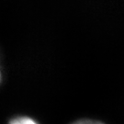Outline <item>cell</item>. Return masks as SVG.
<instances>
[{
    "label": "cell",
    "instance_id": "cell-1",
    "mask_svg": "<svg viewBox=\"0 0 124 124\" xmlns=\"http://www.w3.org/2000/svg\"><path fill=\"white\" fill-rule=\"evenodd\" d=\"M9 124H38L35 120H33L31 118L28 117H19L12 120Z\"/></svg>",
    "mask_w": 124,
    "mask_h": 124
},
{
    "label": "cell",
    "instance_id": "cell-2",
    "mask_svg": "<svg viewBox=\"0 0 124 124\" xmlns=\"http://www.w3.org/2000/svg\"><path fill=\"white\" fill-rule=\"evenodd\" d=\"M73 124H103L100 121H97V120H78L76 122H74Z\"/></svg>",
    "mask_w": 124,
    "mask_h": 124
},
{
    "label": "cell",
    "instance_id": "cell-3",
    "mask_svg": "<svg viewBox=\"0 0 124 124\" xmlns=\"http://www.w3.org/2000/svg\"><path fill=\"white\" fill-rule=\"evenodd\" d=\"M0 81H1V74H0Z\"/></svg>",
    "mask_w": 124,
    "mask_h": 124
}]
</instances>
